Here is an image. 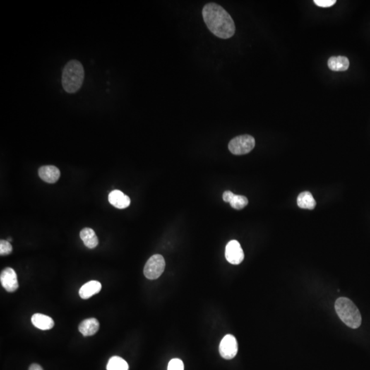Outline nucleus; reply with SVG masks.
Wrapping results in <instances>:
<instances>
[{"mask_svg":"<svg viewBox=\"0 0 370 370\" xmlns=\"http://www.w3.org/2000/svg\"><path fill=\"white\" fill-rule=\"evenodd\" d=\"M85 79V69L82 63L71 60L65 65L62 74V85L69 93H75L81 88Z\"/></svg>","mask_w":370,"mask_h":370,"instance_id":"2","label":"nucleus"},{"mask_svg":"<svg viewBox=\"0 0 370 370\" xmlns=\"http://www.w3.org/2000/svg\"><path fill=\"white\" fill-rule=\"evenodd\" d=\"M219 353L224 359L231 360L235 357L238 352L236 339L232 335H226L219 344Z\"/></svg>","mask_w":370,"mask_h":370,"instance_id":"6","label":"nucleus"},{"mask_svg":"<svg viewBox=\"0 0 370 370\" xmlns=\"http://www.w3.org/2000/svg\"><path fill=\"white\" fill-rule=\"evenodd\" d=\"M225 256L229 263L232 265H239L244 259L241 245L236 240H232L226 245Z\"/></svg>","mask_w":370,"mask_h":370,"instance_id":"7","label":"nucleus"},{"mask_svg":"<svg viewBox=\"0 0 370 370\" xmlns=\"http://www.w3.org/2000/svg\"><path fill=\"white\" fill-rule=\"evenodd\" d=\"M298 207L301 208L312 209L316 207V202L309 191H304L298 195L297 199Z\"/></svg>","mask_w":370,"mask_h":370,"instance_id":"16","label":"nucleus"},{"mask_svg":"<svg viewBox=\"0 0 370 370\" xmlns=\"http://www.w3.org/2000/svg\"><path fill=\"white\" fill-rule=\"evenodd\" d=\"M202 17L208 30L216 37L228 39L235 33V25L232 17L217 3H207L202 10Z\"/></svg>","mask_w":370,"mask_h":370,"instance_id":"1","label":"nucleus"},{"mask_svg":"<svg viewBox=\"0 0 370 370\" xmlns=\"http://www.w3.org/2000/svg\"><path fill=\"white\" fill-rule=\"evenodd\" d=\"M335 311L341 320L349 328H359L362 318L359 310L352 301L347 298H339L335 301Z\"/></svg>","mask_w":370,"mask_h":370,"instance_id":"3","label":"nucleus"},{"mask_svg":"<svg viewBox=\"0 0 370 370\" xmlns=\"http://www.w3.org/2000/svg\"><path fill=\"white\" fill-rule=\"evenodd\" d=\"M328 65L332 71H344L348 69L349 62L345 56H332L329 58Z\"/></svg>","mask_w":370,"mask_h":370,"instance_id":"15","label":"nucleus"},{"mask_svg":"<svg viewBox=\"0 0 370 370\" xmlns=\"http://www.w3.org/2000/svg\"><path fill=\"white\" fill-rule=\"evenodd\" d=\"M107 370H128L129 366L128 363L119 356H115L111 357L106 366Z\"/></svg>","mask_w":370,"mask_h":370,"instance_id":"17","label":"nucleus"},{"mask_svg":"<svg viewBox=\"0 0 370 370\" xmlns=\"http://www.w3.org/2000/svg\"><path fill=\"white\" fill-rule=\"evenodd\" d=\"M234 195H235V194H234L232 192L226 191L224 192V194H223V200H224V202H229L230 203V202H231V200H232L233 198H234Z\"/></svg>","mask_w":370,"mask_h":370,"instance_id":"22","label":"nucleus"},{"mask_svg":"<svg viewBox=\"0 0 370 370\" xmlns=\"http://www.w3.org/2000/svg\"><path fill=\"white\" fill-rule=\"evenodd\" d=\"M1 285L8 292H15L19 288V282L15 271L11 267H6L0 275Z\"/></svg>","mask_w":370,"mask_h":370,"instance_id":"8","label":"nucleus"},{"mask_svg":"<svg viewBox=\"0 0 370 370\" xmlns=\"http://www.w3.org/2000/svg\"><path fill=\"white\" fill-rule=\"evenodd\" d=\"M28 370H43L42 367L41 366H39V364H37V363H33V364L31 365L30 366V368H29Z\"/></svg>","mask_w":370,"mask_h":370,"instance_id":"23","label":"nucleus"},{"mask_svg":"<svg viewBox=\"0 0 370 370\" xmlns=\"http://www.w3.org/2000/svg\"><path fill=\"white\" fill-rule=\"evenodd\" d=\"M109 201L111 205L119 209L126 208L130 205L129 197L119 190H114L110 193Z\"/></svg>","mask_w":370,"mask_h":370,"instance_id":"9","label":"nucleus"},{"mask_svg":"<svg viewBox=\"0 0 370 370\" xmlns=\"http://www.w3.org/2000/svg\"><path fill=\"white\" fill-rule=\"evenodd\" d=\"M39 177L47 183H55L59 179L61 172L57 167L53 165L44 166L39 168Z\"/></svg>","mask_w":370,"mask_h":370,"instance_id":"10","label":"nucleus"},{"mask_svg":"<svg viewBox=\"0 0 370 370\" xmlns=\"http://www.w3.org/2000/svg\"><path fill=\"white\" fill-rule=\"evenodd\" d=\"M99 328V323L95 318H89L84 320L79 325L78 328L79 331L85 337L95 335L98 331Z\"/></svg>","mask_w":370,"mask_h":370,"instance_id":"13","label":"nucleus"},{"mask_svg":"<svg viewBox=\"0 0 370 370\" xmlns=\"http://www.w3.org/2000/svg\"><path fill=\"white\" fill-rule=\"evenodd\" d=\"M80 236L85 246L90 249L96 248L98 245L97 236L96 235L95 231L92 229L85 228L82 229L80 233Z\"/></svg>","mask_w":370,"mask_h":370,"instance_id":"14","label":"nucleus"},{"mask_svg":"<svg viewBox=\"0 0 370 370\" xmlns=\"http://www.w3.org/2000/svg\"><path fill=\"white\" fill-rule=\"evenodd\" d=\"M13 251V246L9 241L1 240L0 241V254L1 256H6L10 254Z\"/></svg>","mask_w":370,"mask_h":370,"instance_id":"19","label":"nucleus"},{"mask_svg":"<svg viewBox=\"0 0 370 370\" xmlns=\"http://www.w3.org/2000/svg\"><path fill=\"white\" fill-rule=\"evenodd\" d=\"M167 370H184V363L181 359H171L168 364Z\"/></svg>","mask_w":370,"mask_h":370,"instance_id":"20","label":"nucleus"},{"mask_svg":"<svg viewBox=\"0 0 370 370\" xmlns=\"http://www.w3.org/2000/svg\"><path fill=\"white\" fill-rule=\"evenodd\" d=\"M102 289V284L97 280H92L82 286L79 290L80 298L84 300L89 299L94 295L98 294Z\"/></svg>","mask_w":370,"mask_h":370,"instance_id":"11","label":"nucleus"},{"mask_svg":"<svg viewBox=\"0 0 370 370\" xmlns=\"http://www.w3.org/2000/svg\"><path fill=\"white\" fill-rule=\"evenodd\" d=\"M337 2L335 0H315L314 3L317 6L322 8H328L333 6Z\"/></svg>","mask_w":370,"mask_h":370,"instance_id":"21","label":"nucleus"},{"mask_svg":"<svg viewBox=\"0 0 370 370\" xmlns=\"http://www.w3.org/2000/svg\"><path fill=\"white\" fill-rule=\"evenodd\" d=\"M32 324L40 330H50L54 325V320L47 315L36 313L31 318Z\"/></svg>","mask_w":370,"mask_h":370,"instance_id":"12","label":"nucleus"},{"mask_svg":"<svg viewBox=\"0 0 370 370\" xmlns=\"http://www.w3.org/2000/svg\"><path fill=\"white\" fill-rule=\"evenodd\" d=\"M248 204V200L246 197L243 196V195H235L231 202H230V205L233 208L236 209V210H241L246 207Z\"/></svg>","mask_w":370,"mask_h":370,"instance_id":"18","label":"nucleus"},{"mask_svg":"<svg viewBox=\"0 0 370 370\" xmlns=\"http://www.w3.org/2000/svg\"><path fill=\"white\" fill-rule=\"evenodd\" d=\"M254 146V138L248 135L236 137L229 144V150L234 155H243L249 153Z\"/></svg>","mask_w":370,"mask_h":370,"instance_id":"4","label":"nucleus"},{"mask_svg":"<svg viewBox=\"0 0 370 370\" xmlns=\"http://www.w3.org/2000/svg\"><path fill=\"white\" fill-rule=\"evenodd\" d=\"M165 267V261L163 256L155 254L151 256L144 267L143 273L145 277L150 280H155L163 273Z\"/></svg>","mask_w":370,"mask_h":370,"instance_id":"5","label":"nucleus"}]
</instances>
